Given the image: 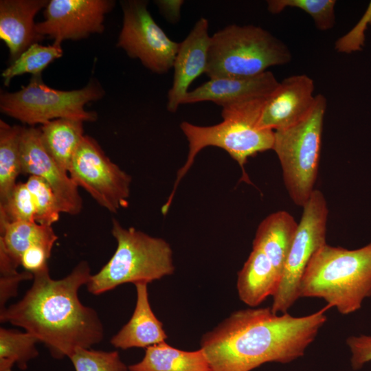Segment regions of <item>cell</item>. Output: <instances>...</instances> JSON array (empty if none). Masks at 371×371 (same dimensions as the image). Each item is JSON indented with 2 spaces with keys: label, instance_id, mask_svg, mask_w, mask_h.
<instances>
[{
  "label": "cell",
  "instance_id": "cell-1",
  "mask_svg": "<svg viewBox=\"0 0 371 371\" xmlns=\"http://www.w3.org/2000/svg\"><path fill=\"white\" fill-rule=\"evenodd\" d=\"M328 308L301 317L276 313L271 307L239 310L203 335L201 348L211 371L289 363L304 355L326 322Z\"/></svg>",
  "mask_w": 371,
  "mask_h": 371
},
{
  "label": "cell",
  "instance_id": "cell-2",
  "mask_svg": "<svg viewBox=\"0 0 371 371\" xmlns=\"http://www.w3.org/2000/svg\"><path fill=\"white\" fill-rule=\"evenodd\" d=\"M91 276L86 261L60 280L50 277L48 267L34 273L32 285L23 298L0 311L1 322L24 328L56 359L69 357L78 348H91L104 337L97 312L78 298L79 289Z\"/></svg>",
  "mask_w": 371,
  "mask_h": 371
},
{
  "label": "cell",
  "instance_id": "cell-3",
  "mask_svg": "<svg viewBox=\"0 0 371 371\" xmlns=\"http://www.w3.org/2000/svg\"><path fill=\"white\" fill-rule=\"evenodd\" d=\"M371 296V242L356 249L323 245L308 262L300 284V297L324 300L341 315L361 308Z\"/></svg>",
  "mask_w": 371,
  "mask_h": 371
},
{
  "label": "cell",
  "instance_id": "cell-4",
  "mask_svg": "<svg viewBox=\"0 0 371 371\" xmlns=\"http://www.w3.org/2000/svg\"><path fill=\"white\" fill-rule=\"evenodd\" d=\"M265 100L223 109V121L212 126H198L186 121L181 123L180 128L188 142V153L186 162L177 173L172 190L161 207L164 215L169 210L181 180L204 148L215 146L225 150L240 167L241 179L251 183L245 170L248 159L259 153L272 150L273 146L274 131L258 126Z\"/></svg>",
  "mask_w": 371,
  "mask_h": 371
},
{
  "label": "cell",
  "instance_id": "cell-5",
  "mask_svg": "<svg viewBox=\"0 0 371 371\" xmlns=\"http://www.w3.org/2000/svg\"><path fill=\"white\" fill-rule=\"evenodd\" d=\"M111 234L117 248L106 264L87 284V290L100 295L125 283H149L175 271L172 250L163 238L134 227H124L112 219Z\"/></svg>",
  "mask_w": 371,
  "mask_h": 371
},
{
  "label": "cell",
  "instance_id": "cell-6",
  "mask_svg": "<svg viewBox=\"0 0 371 371\" xmlns=\"http://www.w3.org/2000/svg\"><path fill=\"white\" fill-rule=\"evenodd\" d=\"M291 59L286 45L269 31L232 24L211 36L205 74L210 79L254 77Z\"/></svg>",
  "mask_w": 371,
  "mask_h": 371
},
{
  "label": "cell",
  "instance_id": "cell-7",
  "mask_svg": "<svg viewBox=\"0 0 371 371\" xmlns=\"http://www.w3.org/2000/svg\"><path fill=\"white\" fill-rule=\"evenodd\" d=\"M326 106L325 96L316 95L313 109L305 120L274 131L272 150L280 161L285 187L293 202L302 207L315 190Z\"/></svg>",
  "mask_w": 371,
  "mask_h": 371
},
{
  "label": "cell",
  "instance_id": "cell-8",
  "mask_svg": "<svg viewBox=\"0 0 371 371\" xmlns=\"http://www.w3.org/2000/svg\"><path fill=\"white\" fill-rule=\"evenodd\" d=\"M104 95V89L95 80L81 89L63 91L46 85L42 75L32 76L29 83L19 90L1 93L0 110L30 126L60 118L93 122L98 117L96 112L87 111L85 106Z\"/></svg>",
  "mask_w": 371,
  "mask_h": 371
},
{
  "label": "cell",
  "instance_id": "cell-9",
  "mask_svg": "<svg viewBox=\"0 0 371 371\" xmlns=\"http://www.w3.org/2000/svg\"><path fill=\"white\" fill-rule=\"evenodd\" d=\"M288 254L278 289L272 296L271 310L285 313L300 298V284L313 256L325 244L328 216L323 193L315 190L306 203Z\"/></svg>",
  "mask_w": 371,
  "mask_h": 371
},
{
  "label": "cell",
  "instance_id": "cell-10",
  "mask_svg": "<svg viewBox=\"0 0 371 371\" xmlns=\"http://www.w3.org/2000/svg\"><path fill=\"white\" fill-rule=\"evenodd\" d=\"M68 173L78 187L110 212L128 205L131 177L113 163L91 137L82 138Z\"/></svg>",
  "mask_w": 371,
  "mask_h": 371
},
{
  "label": "cell",
  "instance_id": "cell-11",
  "mask_svg": "<svg viewBox=\"0 0 371 371\" xmlns=\"http://www.w3.org/2000/svg\"><path fill=\"white\" fill-rule=\"evenodd\" d=\"M145 0L122 1L123 23L116 46L157 74L173 66L179 43L171 40L155 21Z\"/></svg>",
  "mask_w": 371,
  "mask_h": 371
},
{
  "label": "cell",
  "instance_id": "cell-12",
  "mask_svg": "<svg viewBox=\"0 0 371 371\" xmlns=\"http://www.w3.org/2000/svg\"><path fill=\"white\" fill-rule=\"evenodd\" d=\"M115 5L112 0H50L36 30L60 45L65 40L85 38L103 32L105 15Z\"/></svg>",
  "mask_w": 371,
  "mask_h": 371
},
{
  "label": "cell",
  "instance_id": "cell-13",
  "mask_svg": "<svg viewBox=\"0 0 371 371\" xmlns=\"http://www.w3.org/2000/svg\"><path fill=\"white\" fill-rule=\"evenodd\" d=\"M20 148L21 174L43 179L54 191L63 213H80L82 199L78 186L46 150L39 128L23 126Z\"/></svg>",
  "mask_w": 371,
  "mask_h": 371
},
{
  "label": "cell",
  "instance_id": "cell-14",
  "mask_svg": "<svg viewBox=\"0 0 371 371\" xmlns=\"http://www.w3.org/2000/svg\"><path fill=\"white\" fill-rule=\"evenodd\" d=\"M314 89L313 80L306 74L293 75L282 80L262 104L259 128L284 129L305 120L315 104Z\"/></svg>",
  "mask_w": 371,
  "mask_h": 371
},
{
  "label": "cell",
  "instance_id": "cell-15",
  "mask_svg": "<svg viewBox=\"0 0 371 371\" xmlns=\"http://www.w3.org/2000/svg\"><path fill=\"white\" fill-rule=\"evenodd\" d=\"M210 39L208 20L201 17L186 38L179 43L172 66L173 82L168 93L166 107L170 113H175L182 104L192 82L205 74Z\"/></svg>",
  "mask_w": 371,
  "mask_h": 371
},
{
  "label": "cell",
  "instance_id": "cell-16",
  "mask_svg": "<svg viewBox=\"0 0 371 371\" xmlns=\"http://www.w3.org/2000/svg\"><path fill=\"white\" fill-rule=\"evenodd\" d=\"M278 83L270 71L250 78L224 77L210 79L190 91L182 104L209 101L223 109L229 108L267 99Z\"/></svg>",
  "mask_w": 371,
  "mask_h": 371
},
{
  "label": "cell",
  "instance_id": "cell-17",
  "mask_svg": "<svg viewBox=\"0 0 371 371\" xmlns=\"http://www.w3.org/2000/svg\"><path fill=\"white\" fill-rule=\"evenodd\" d=\"M48 0H1L0 38L9 51L10 63L14 62L32 45L44 38L36 30L34 17Z\"/></svg>",
  "mask_w": 371,
  "mask_h": 371
},
{
  "label": "cell",
  "instance_id": "cell-18",
  "mask_svg": "<svg viewBox=\"0 0 371 371\" xmlns=\"http://www.w3.org/2000/svg\"><path fill=\"white\" fill-rule=\"evenodd\" d=\"M135 285L137 300L129 321L111 339L117 348H148L165 342L167 335L163 324L154 314L148 300L146 283Z\"/></svg>",
  "mask_w": 371,
  "mask_h": 371
},
{
  "label": "cell",
  "instance_id": "cell-19",
  "mask_svg": "<svg viewBox=\"0 0 371 371\" xmlns=\"http://www.w3.org/2000/svg\"><path fill=\"white\" fill-rule=\"evenodd\" d=\"M297 225L290 213L280 210L265 218L256 229L252 247L267 256L280 278Z\"/></svg>",
  "mask_w": 371,
  "mask_h": 371
},
{
  "label": "cell",
  "instance_id": "cell-20",
  "mask_svg": "<svg viewBox=\"0 0 371 371\" xmlns=\"http://www.w3.org/2000/svg\"><path fill=\"white\" fill-rule=\"evenodd\" d=\"M280 278L270 260L259 249L252 250L238 273L236 287L240 300L254 308L276 293Z\"/></svg>",
  "mask_w": 371,
  "mask_h": 371
},
{
  "label": "cell",
  "instance_id": "cell-21",
  "mask_svg": "<svg viewBox=\"0 0 371 371\" xmlns=\"http://www.w3.org/2000/svg\"><path fill=\"white\" fill-rule=\"evenodd\" d=\"M128 371H211L207 357L200 348L187 351L166 342L146 348L143 359L128 367Z\"/></svg>",
  "mask_w": 371,
  "mask_h": 371
},
{
  "label": "cell",
  "instance_id": "cell-22",
  "mask_svg": "<svg viewBox=\"0 0 371 371\" xmlns=\"http://www.w3.org/2000/svg\"><path fill=\"white\" fill-rule=\"evenodd\" d=\"M58 239L52 226L36 222L0 221V247L19 267L23 254L30 247L38 245L52 253Z\"/></svg>",
  "mask_w": 371,
  "mask_h": 371
},
{
  "label": "cell",
  "instance_id": "cell-23",
  "mask_svg": "<svg viewBox=\"0 0 371 371\" xmlns=\"http://www.w3.org/2000/svg\"><path fill=\"white\" fill-rule=\"evenodd\" d=\"M83 123L81 120L60 118L49 121L39 128L45 148L67 172H69L74 153L85 135Z\"/></svg>",
  "mask_w": 371,
  "mask_h": 371
},
{
  "label": "cell",
  "instance_id": "cell-24",
  "mask_svg": "<svg viewBox=\"0 0 371 371\" xmlns=\"http://www.w3.org/2000/svg\"><path fill=\"white\" fill-rule=\"evenodd\" d=\"M23 126L0 120V201L16 184L21 174V135Z\"/></svg>",
  "mask_w": 371,
  "mask_h": 371
},
{
  "label": "cell",
  "instance_id": "cell-25",
  "mask_svg": "<svg viewBox=\"0 0 371 371\" xmlns=\"http://www.w3.org/2000/svg\"><path fill=\"white\" fill-rule=\"evenodd\" d=\"M38 339L27 332L0 328V371H12L14 364L26 370L28 362L37 357Z\"/></svg>",
  "mask_w": 371,
  "mask_h": 371
},
{
  "label": "cell",
  "instance_id": "cell-26",
  "mask_svg": "<svg viewBox=\"0 0 371 371\" xmlns=\"http://www.w3.org/2000/svg\"><path fill=\"white\" fill-rule=\"evenodd\" d=\"M63 54L60 44L53 43L43 45L36 43L32 45L2 71L4 85L9 86L13 78L25 74L42 75L43 71Z\"/></svg>",
  "mask_w": 371,
  "mask_h": 371
},
{
  "label": "cell",
  "instance_id": "cell-27",
  "mask_svg": "<svg viewBox=\"0 0 371 371\" xmlns=\"http://www.w3.org/2000/svg\"><path fill=\"white\" fill-rule=\"evenodd\" d=\"M268 11L273 14L287 8H298L308 14L320 31L331 30L335 25V0H269Z\"/></svg>",
  "mask_w": 371,
  "mask_h": 371
},
{
  "label": "cell",
  "instance_id": "cell-28",
  "mask_svg": "<svg viewBox=\"0 0 371 371\" xmlns=\"http://www.w3.org/2000/svg\"><path fill=\"white\" fill-rule=\"evenodd\" d=\"M25 183L33 197L35 221L41 225L52 226L63 213L54 191L43 179L36 176H30Z\"/></svg>",
  "mask_w": 371,
  "mask_h": 371
},
{
  "label": "cell",
  "instance_id": "cell-29",
  "mask_svg": "<svg viewBox=\"0 0 371 371\" xmlns=\"http://www.w3.org/2000/svg\"><path fill=\"white\" fill-rule=\"evenodd\" d=\"M33 197L25 182H17L9 195L0 201V221L36 222Z\"/></svg>",
  "mask_w": 371,
  "mask_h": 371
},
{
  "label": "cell",
  "instance_id": "cell-30",
  "mask_svg": "<svg viewBox=\"0 0 371 371\" xmlns=\"http://www.w3.org/2000/svg\"><path fill=\"white\" fill-rule=\"evenodd\" d=\"M76 371H127L117 351L78 348L68 357Z\"/></svg>",
  "mask_w": 371,
  "mask_h": 371
},
{
  "label": "cell",
  "instance_id": "cell-31",
  "mask_svg": "<svg viewBox=\"0 0 371 371\" xmlns=\"http://www.w3.org/2000/svg\"><path fill=\"white\" fill-rule=\"evenodd\" d=\"M371 24V3L356 26L335 43V49L341 53H352L361 49L364 43V31Z\"/></svg>",
  "mask_w": 371,
  "mask_h": 371
},
{
  "label": "cell",
  "instance_id": "cell-32",
  "mask_svg": "<svg viewBox=\"0 0 371 371\" xmlns=\"http://www.w3.org/2000/svg\"><path fill=\"white\" fill-rule=\"evenodd\" d=\"M346 344L350 352L352 370H359L371 362V335L350 336L346 339Z\"/></svg>",
  "mask_w": 371,
  "mask_h": 371
},
{
  "label": "cell",
  "instance_id": "cell-33",
  "mask_svg": "<svg viewBox=\"0 0 371 371\" xmlns=\"http://www.w3.org/2000/svg\"><path fill=\"white\" fill-rule=\"evenodd\" d=\"M34 279V274L27 271L1 276L0 277V311L3 310L7 301L17 295L19 284L23 280Z\"/></svg>",
  "mask_w": 371,
  "mask_h": 371
},
{
  "label": "cell",
  "instance_id": "cell-34",
  "mask_svg": "<svg viewBox=\"0 0 371 371\" xmlns=\"http://www.w3.org/2000/svg\"><path fill=\"white\" fill-rule=\"evenodd\" d=\"M51 252L41 246L34 245L28 248L22 255L21 265L25 271L33 274L48 267L47 260Z\"/></svg>",
  "mask_w": 371,
  "mask_h": 371
},
{
  "label": "cell",
  "instance_id": "cell-35",
  "mask_svg": "<svg viewBox=\"0 0 371 371\" xmlns=\"http://www.w3.org/2000/svg\"><path fill=\"white\" fill-rule=\"evenodd\" d=\"M184 1L182 0H157L155 3L159 12L170 23L174 24L181 19V9Z\"/></svg>",
  "mask_w": 371,
  "mask_h": 371
}]
</instances>
